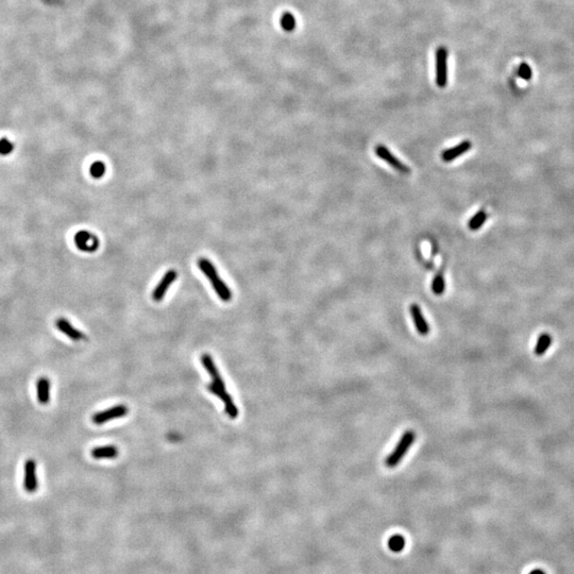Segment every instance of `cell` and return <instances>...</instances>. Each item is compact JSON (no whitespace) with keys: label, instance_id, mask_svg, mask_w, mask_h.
<instances>
[{"label":"cell","instance_id":"cell-1","mask_svg":"<svg viewBox=\"0 0 574 574\" xmlns=\"http://www.w3.org/2000/svg\"><path fill=\"white\" fill-rule=\"evenodd\" d=\"M201 363H202L204 369L209 373V376H211V378H212V383L207 386L208 391L222 401L223 404H224V411H225L226 415L232 419H235L236 417L239 416V413H240L239 408L236 407V405L234 404L232 397L227 394V391L225 389L224 382L220 376L219 371H218L213 359L211 358V355L202 354L201 355Z\"/></svg>","mask_w":574,"mask_h":574},{"label":"cell","instance_id":"cell-2","mask_svg":"<svg viewBox=\"0 0 574 574\" xmlns=\"http://www.w3.org/2000/svg\"><path fill=\"white\" fill-rule=\"evenodd\" d=\"M198 267L202 271L203 275L208 279L209 283L212 284L215 293L220 298V300H222L223 302L231 301L232 291L222 281L219 275H218V271L216 267L213 265V263L207 259L201 258L198 260Z\"/></svg>","mask_w":574,"mask_h":574},{"label":"cell","instance_id":"cell-3","mask_svg":"<svg viewBox=\"0 0 574 574\" xmlns=\"http://www.w3.org/2000/svg\"><path fill=\"white\" fill-rule=\"evenodd\" d=\"M416 439V433L413 430H407L401 437L399 442L397 443L396 448L391 452L385 460V465L389 468H394L397 465L402 461L404 455L411 448Z\"/></svg>","mask_w":574,"mask_h":574},{"label":"cell","instance_id":"cell-4","mask_svg":"<svg viewBox=\"0 0 574 574\" xmlns=\"http://www.w3.org/2000/svg\"><path fill=\"white\" fill-rule=\"evenodd\" d=\"M436 84L443 88L448 83V49L439 47L436 51Z\"/></svg>","mask_w":574,"mask_h":574},{"label":"cell","instance_id":"cell-5","mask_svg":"<svg viewBox=\"0 0 574 574\" xmlns=\"http://www.w3.org/2000/svg\"><path fill=\"white\" fill-rule=\"evenodd\" d=\"M75 244L77 248L83 252L92 253L95 252L99 247V240L97 236L88 231H79L75 235Z\"/></svg>","mask_w":574,"mask_h":574},{"label":"cell","instance_id":"cell-6","mask_svg":"<svg viewBox=\"0 0 574 574\" xmlns=\"http://www.w3.org/2000/svg\"><path fill=\"white\" fill-rule=\"evenodd\" d=\"M376 154L380 159L384 160L388 164V165H390L391 167L395 168L397 171L401 172V174L408 175L409 172H411V169H409V167H407L405 164H403L399 159H397L394 154L385 147L384 145L380 144L377 146Z\"/></svg>","mask_w":574,"mask_h":574},{"label":"cell","instance_id":"cell-7","mask_svg":"<svg viewBox=\"0 0 574 574\" xmlns=\"http://www.w3.org/2000/svg\"><path fill=\"white\" fill-rule=\"evenodd\" d=\"M129 412V409L126 405H116L113 406L111 408H107L103 412H99L97 414H95L92 418V420L95 424H103L107 421H111L114 420V419H118V418H122L124 416H126Z\"/></svg>","mask_w":574,"mask_h":574},{"label":"cell","instance_id":"cell-8","mask_svg":"<svg viewBox=\"0 0 574 574\" xmlns=\"http://www.w3.org/2000/svg\"><path fill=\"white\" fill-rule=\"evenodd\" d=\"M177 278H178V272L175 269H170L164 275V277L161 279L159 284L156 286L152 293V299L154 301L156 302L162 301L164 297H165L168 288L172 285V283H174Z\"/></svg>","mask_w":574,"mask_h":574},{"label":"cell","instance_id":"cell-9","mask_svg":"<svg viewBox=\"0 0 574 574\" xmlns=\"http://www.w3.org/2000/svg\"><path fill=\"white\" fill-rule=\"evenodd\" d=\"M38 476H36V462L32 458H29L25 463V478H24V487L32 494L38 490Z\"/></svg>","mask_w":574,"mask_h":574},{"label":"cell","instance_id":"cell-10","mask_svg":"<svg viewBox=\"0 0 574 574\" xmlns=\"http://www.w3.org/2000/svg\"><path fill=\"white\" fill-rule=\"evenodd\" d=\"M409 312H411L413 321L418 333L422 336H426L430 333V325L427 323L426 319L424 318L420 306L414 303L411 305V307H409Z\"/></svg>","mask_w":574,"mask_h":574},{"label":"cell","instance_id":"cell-11","mask_svg":"<svg viewBox=\"0 0 574 574\" xmlns=\"http://www.w3.org/2000/svg\"><path fill=\"white\" fill-rule=\"evenodd\" d=\"M56 326L59 331H61L63 334H65L66 336H68L69 338L74 341H80V340H83V339L87 338L85 334H83L81 331L76 329V327L72 326L70 324V322L65 318L57 319Z\"/></svg>","mask_w":574,"mask_h":574},{"label":"cell","instance_id":"cell-12","mask_svg":"<svg viewBox=\"0 0 574 574\" xmlns=\"http://www.w3.org/2000/svg\"><path fill=\"white\" fill-rule=\"evenodd\" d=\"M471 146H472V144H471L470 141H464V142H462L461 144L455 146V147L444 150V151L441 153V159H442L444 162H451V161H453L454 159H456V158L463 156V154H464L465 152H467L468 150H470V149H471Z\"/></svg>","mask_w":574,"mask_h":574},{"label":"cell","instance_id":"cell-13","mask_svg":"<svg viewBox=\"0 0 574 574\" xmlns=\"http://www.w3.org/2000/svg\"><path fill=\"white\" fill-rule=\"evenodd\" d=\"M38 399L43 405L48 404L50 400V381L47 378H41L38 381Z\"/></svg>","mask_w":574,"mask_h":574},{"label":"cell","instance_id":"cell-14","mask_svg":"<svg viewBox=\"0 0 574 574\" xmlns=\"http://www.w3.org/2000/svg\"><path fill=\"white\" fill-rule=\"evenodd\" d=\"M90 455L96 460L102 458H115L118 455V450L115 445H104L97 446L90 452Z\"/></svg>","mask_w":574,"mask_h":574},{"label":"cell","instance_id":"cell-15","mask_svg":"<svg viewBox=\"0 0 574 574\" xmlns=\"http://www.w3.org/2000/svg\"><path fill=\"white\" fill-rule=\"evenodd\" d=\"M552 342V338L549 334H542L539 336L538 341H537V345L535 346V354L538 355H543L546 351H548L550 345Z\"/></svg>","mask_w":574,"mask_h":574},{"label":"cell","instance_id":"cell-16","mask_svg":"<svg viewBox=\"0 0 574 574\" xmlns=\"http://www.w3.org/2000/svg\"><path fill=\"white\" fill-rule=\"evenodd\" d=\"M487 217H488V215H487L486 211H484V209H481L480 212H478V213L470 219L469 224H468L469 229H470L471 231H477V230H479L480 227H481L483 224H484L485 221L487 220Z\"/></svg>","mask_w":574,"mask_h":574},{"label":"cell","instance_id":"cell-17","mask_svg":"<svg viewBox=\"0 0 574 574\" xmlns=\"http://www.w3.org/2000/svg\"><path fill=\"white\" fill-rule=\"evenodd\" d=\"M405 539L402 535L395 534L388 539V548L395 553H399L404 549Z\"/></svg>","mask_w":574,"mask_h":574},{"label":"cell","instance_id":"cell-18","mask_svg":"<svg viewBox=\"0 0 574 574\" xmlns=\"http://www.w3.org/2000/svg\"><path fill=\"white\" fill-rule=\"evenodd\" d=\"M280 24H281L282 29L286 32H291L296 29V20H295V16L291 13L286 12L282 15L281 20H280Z\"/></svg>","mask_w":574,"mask_h":574},{"label":"cell","instance_id":"cell-19","mask_svg":"<svg viewBox=\"0 0 574 574\" xmlns=\"http://www.w3.org/2000/svg\"><path fill=\"white\" fill-rule=\"evenodd\" d=\"M444 288H445V283L443 275L441 272H438L433 279L432 291L436 296H440L444 293Z\"/></svg>","mask_w":574,"mask_h":574},{"label":"cell","instance_id":"cell-20","mask_svg":"<svg viewBox=\"0 0 574 574\" xmlns=\"http://www.w3.org/2000/svg\"><path fill=\"white\" fill-rule=\"evenodd\" d=\"M89 174L94 179H100L105 175V165L102 161L94 162L89 167Z\"/></svg>","mask_w":574,"mask_h":574},{"label":"cell","instance_id":"cell-21","mask_svg":"<svg viewBox=\"0 0 574 574\" xmlns=\"http://www.w3.org/2000/svg\"><path fill=\"white\" fill-rule=\"evenodd\" d=\"M14 150L13 143L6 138L0 140V156H9Z\"/></svg>","mask_w":574,"mask_h":574},{"label":"cell","instance_id":"cell-22","mask_svg":"<svg viewBox=\"0 0 574 574\" xmlns=\"http://www.w3.org/2000/svg\"><path fill=\"white\" fill-rule=\"evenodd\" d=\"M517 74H518V76L520 77L521 79L528 81V80H531V78H532V69H531V67H530V65H528V64H526V63H521L520 65H519V67H518Z\"/></svg>","mask_w":574,"mask_h":574},{"label":"cell","instance_id":"cell-23","mask_svg":"<svg viewBox=\"0 0 574 574\" xmlns=\"http://www.w3.org/2000/svg\"><path fill=\"white\" fill-rule=\"evenodd\" d=\"M530 574H545V573L540 569H536V570H533Z\"/></svg>","mask_w":574,"mask_h":574}]
</instances>
